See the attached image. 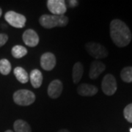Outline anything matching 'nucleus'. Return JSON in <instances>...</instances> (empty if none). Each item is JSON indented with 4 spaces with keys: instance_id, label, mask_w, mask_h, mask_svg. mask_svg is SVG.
<instances>
[{
    "instance_id": "obj_3",
    "label": "nucleus",
    "mask_w": 132,
    "mask_h": 132,
    "mask_svg": "<svg viewBox=\"0 0 132 132\" xmlns=\"http://www.w3.org/2000/svg\"><path fill=\"white\" fill-rule=\"evenodd\" d=\"M13 101L19 106H29L35 101V95L28 90H19L13 94Z\"/></svg>"
},
{
    "instance_id": "obj_24",
    "label": "nucleus",
    "mask_w": 132,
    "mask_h": 132,
    "mask_svg": "<svg viewBox=\"0 0 132 132\" xmlns=\"http://www.w3.org/2000/svg\"><path fill=\"white\" fill-rule=\"evenodd\" d=\"M2 9L0 8V17L2 16Z\"/></svg>"
},
{
    "instance_id": "obj_9",
    "label": "nucleus",
    "mask_w": 132,
    "mask_h": 132,
    "mask_svg": "<svg viewBox=\"0 0 132 132\" xmlns=\"http://www.w3.org/2000/svg\"><path fill=\"white\" fill-rule=\"evenodd\" d=\"M23 41L29 47H35L39 43V36L37 32L32 29L26 30L23 34Z\"/></svg>"
},
{
    "instance_id": "obj_18",
    "label": "nucleus",
    "mask_w": 132,
    "mask_h": 132,
    "mask_svg": "<svg viewBox=\"0 0 132 132\" xmlns=\"http://www.w3.org/2000/svg\"><path fill=\"white\" fill-rule=\"evenodd\" d=\"M11 71V64L7 60H0V73L2 75H8Z\"/></svg>"
},
{
    "instance_id": "obj_20",
    "label": "nucleus",
    "mask_w": 132,
    "mask_h": 132,
    "mask_svg": "<svg viewBox=\"0 0 132 132\" xmlns=\"http://www.w3.org/2000/svg\"><path fill=\"white\" fill-rule=\"evenodd\" d=\"M125 119L129 123H132V103L127 105L123 110Z\"/></svg>"
},
{
    "instance_id": "obj_5",
    "label": "nucleus",
    "mask_w": 132,
    "mask_h": 132,
    "mask_svg": "<svg viewBox=\"0 0 132 132\" xmlns=\"http://www.w3.org/2000/svg\"><path fill=\"white\" fill-rule=\"evenodd\" d=\"M5 19L10 25L15 28H23L27 21V19L24 15L20 14L12 10L5 13Z\"/></svg>"
},
{
    "instance_id": "obj_26",
    "label": "nucleus",
    "mask_w": 132,
    "mask_h": 132,
    "mask_svg": "<svg viewBox=\"0 0 132 132\" xmlns=\"http://www.w3.org/2000/svg\"><path fill=\"white\" fill-rule=\"evenodd\" d=\"M130 132H132V128H130Z\"/></svg>"
},
{
    "instance_id": "obj_6",
    "label": "nucleus",
    "mask_w": 132,
    "mask_h": 132,
    "mask_svg": "<svg viewBox=\"0 0 132 132\" xmlns=\"http://www.w3.org/2000/svg\"><path fill=\"white\" fill-rule=\"evenodd\" d=\"M101 88L104 94L106 95H112L117 90V81L112 74H106L104 77Z\"/></svg>"
},
{
    "instance_id": "obj_15",
    "label": "nucleus",
    "mask_w": 132,
    "mask_h": 132,
    "mask_svg": "<svg viewBox=\"0 0 132 132\" xmlns=\"http://www.w3.org/2000/svg\"><path fill=\"white\" fill-rule=\"evenodd\" d=\"M14 74L19 82L25 84L29 81V75L27 72L21 67H16L14 69Z\"/></svg>"
},
{
    "instance_id": "obj_4",
    "label": "nucleus",
    "mask_w": 132,
    "mask_h": 132,
    "mask_svg": "<svg viewBox=\"0 0 132 132\" xmlns=\"http://www.w3.org/2000/svg\"><path fill=\"white\" fill-rule=\"evenodd\" d=\"M85 47L88 54L95 59H103L108 56L106 48L100 43L89 42L86 44Z\"/></svg>"
},
{
    "instance_id": "obj_1",
    "label": "nucleus",
    "mask_w": 132,
    "mask_h": 132,
    "mask_svg": "<svg viewBox=\"0 0 132 132\" xmlns=\"http://www.w3.org/2000/svg\"><path fill=\"white\" fill-rule=\"evenodd\" d=\"M110 36L118 47H125L131 40L132 35L126 24L119 19H114L110 24Z\"/></svg>"
},
{
    "instance_id": "obj_21",
    "label": "nucleus",
    "mask_w": 132,
    "mask_h": 132,
    "mask_svg": "<svg viewBox=\"0 0 132 132\" xmlns=\"http://www.w3.org/2000/svg\"><path fill=\"white\" fill-rule=\"evenodd\" d=\"M8 40V36L6 34H0V47L3 46Z\"/></svg>"
},
{
    "instance_id": "obj_17",
    "label": "nucleus",
    "mask_w": 132,
    "mask_h": 132,
    "mask_svg": "<svg viewBox=\"0 0 132 132\" xmlns=\"http://www.w3.org/2000/svg\"><path fill=\"white\" fill-rule=\"evenodd\" d=\"M27 49L22 46L16 45L12 48V55L16 59H20L24 57L27 55Z\"/></svg>"
},
{
    "instance_id": "obj_23",
    "label": "nucleus",
    "mask_w": 132,
    "mask_h": 132,
    "mask_svg": "<svg viewBox=\"0 0 132 132\" xmlns=\"http://www.w3.org/2000/svg\"><path fill=\"white\" fill-rule=\"evenodd\" d=\"M58 132H70L69 131H68V130H66V129H61V130H60Z\"/></svg>"
},
{
    "instance_id": "obj_19",
    "label": "nucleus",
    "mask_w": 132,
    "mask_h": 132,
    "mask_svg": "<svg viewBox=\"0 0 132 132\" xmlns=\"http://www.w3.org/2000/svg\"><path fill=\"white\" fill-rule=\"evenodd\" d=\"M120 77L125 82H132V67L124 68L120 73Z\"/></svg>"
},
{
    "instance_id": "obj_25",
    "label": "nucleus",
    "mask_w": 132,
    "mask_h": 132,
    "mask_svg": "<svg viewBox=\"0 0 132 132\" xmlns=\"http://www.w3.org/2000/svg\"><path fill=\"white\" fill-rule=\"evenodd\" d=\"M5 132H13V131H12L11 130H7V131H6Z\"/></svg>"
},
{
    "instance_id": "obj_16",
    "label": "nucleus",
    "mask_w": 132,
    "mask_h": 132,
    "mask_svg": "<svg viewBox=\"0 0 132 132\" xmlns=\"http://www.w3.org/2000/svg\"><path fill=\"white\" fill-rule=\"evenodd\" d=\"M15 132H31V127L28 123L23 120H15L13 125Z\"/></svg>"
},
{
    "instance_id": "obj_22",
    "label": "nucleus",
    "mask_w": 132,
    "mask_h": 132,
    "mask_svg": "<svg viewBox=\"0 0 132 132\" xmlns=\"http://www.w3.org/2000/svg\"><path fill=\"white\" fill-rule=\"evenodd\" d=\"M68 5L71 7H75L79 5V2L76 0H72V1L71 0V1H68Z\"/></svg>"
},
{
    "instance_id": "obj_12",
    "label": "nucleus",
    "mask_w": 132,
    "mask_h": 132,
    "mask_svg": "<svg viewBox=\"0 0 132 132\" xmlns=\"http://www.w3.org/2000/svg\"><path fill=\"white\" fill-rule=\"evenodd\" d=\"M77 92L81 96H93L98 93V88L93 85L81 84L78 87Z\"/></svg>"
},
{
    "instance_id": "obj_14",
    "label": "nucleus",
    "mask_w": 132,
    "mask_h": 132,
    "mask_svg": "<svg viewBox=\"0 0 132 132\" xmlns=\"http://www.w3.org/2000/svg\"><path fill=\"white\" fill-rule=\"evenodd\" d=\"M84 73L83 65L79 62H76L73 68V80L74 84H78L81 80Z\"/></svg>"
},
{
    "instance_id": "obj_10",
    "label": "nucleus",
    "mask_w": 132,
    "mask_h": 132,
    "mask_svg": "<svg viewBox=\"0 0 132 132\" xmlns=\"http://www.w3.org/2000/svg\"><path fill=\"white\" fill-rule=\"evenodd\" d=\"M62 83L61 81L55 79L52 81L48 87V95L52 98H57L62 92Z\"/></svg>"
},
{
    "instance_id": "obj_2",
    "label": "nucleus",
    "mask_w": 132,
    "mask_h": 132,
    "mask_svg": "<svg viewBox=\"0 0 132 132\" xmlns=\"http://www.w3.org/2000/svg\"><path fill=\"white\" fill-rule=\"evenodd\" d=\"M40 24L46 29H52L56 27H65L68 24V18L65 15H43L39 19Z\"/></svg>"
},
{
    "instance_id": "obj_8",
    "label": "nucleus",
    "mask_w": 132,
    "mask_h": 132,
    "mask_svg": "<svg viewBox=\"0 0 132 132\" xmlns=\"http://www.w3.org/2000/svg\"><path fill=\"white\" fill-rule=\"evenodd\" d=\"M40 65L45 71H52L56 65V57L51 52H46L40 57Z\"/></svg>"
},
{
    "instance_id": "obj_11",
    "label": "nucleus",
    "mask_w": 132,
    "mask_h": 132,
    "mask_svg": "<svg viewBox=\"0 0 132 132\" xmlns=\"http://www.w3.org/2000/svg\"><path fill=\"white\" fill-rule=\"evenodd\" d=\"M106 69V66L103 62L95 60L92 62L90 65V71H89V76L91 79H95L103 73Z\"/></svg>"
},
{
    "instance_id": "obj_7",
    "label": "nucleus",
    "mask_w": 132,
    "mask_h": 132,
    "mask_svg": "<svg viewBox=\"0 0 132 132\" xmlns=\"http://www.w3.org/2000/svg\"><path fill=\"white\" fill-rule=\"evenodd\" d=\"M47 7L52 14L56 15H64L67 11L65 2L63 0H48Z\"/></svg>"
},
{
    "instance_id": "obj_13",
    "label": "nucleus",
    "mask_w": 132,
    "mask_h": 132,
    "mask_svg": "<svg viewBox=\"0 0 132 132\" xmlns=\"http://www.w3.org/2000/svg\"><path fill=\"white\" fill-rule=\"evenodd\" d=\"M30 81L34 88H39L43 82L42 73L38 69H34L30 73Z\"/></svg>"
}]
</instances>
